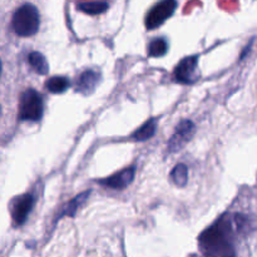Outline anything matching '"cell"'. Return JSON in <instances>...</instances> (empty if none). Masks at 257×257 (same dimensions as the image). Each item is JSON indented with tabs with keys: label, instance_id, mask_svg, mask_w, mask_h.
Listing matches in <instances>:
<instances>
[{
	"label": "cell",
	"instance_id": "9",
	"mask_svg": "<svg viewBox=\"0 0 257 257\" xmlns=\"http://www.w3.org/2000/svg\"><path fill=\"white\" fill-rule=\"evenodd\" d=\"M98 80H99V77H98L97 72H94V70H85L77 79L75 88L82 94H90L95 89V87H97Z\"/></svg>",
	"mask_w": 257,
	"mask_h": 257
},
{
	"label": "cell",
	"instance_id": "14",
	"mask_svg": "<svg viewBox=\"0 0 257 257\" xmlns=\"http://www.w3.org/2000/svg\"><path fill=\"white\" fill-rule=\"evenodd\" d=\"M78 9L82 10L83 13L89 15H99L107 12L108 4L105 2H87L80 3L78 5Z\"/></svg>",
	"mask_w": 257,
	"mask_h": 257
},
{
	"label": "cell",
	"instance_id": "6",
	"mask_svg": "<svg viewBox=\"0 0 257 257\" xmlns=\"http://www.w3.org/2000/svg\"><path fill=\"white\" fill-rule=\"evenodd\" d=\"M34 207V197L30 193L19 196L12 205V217L15 225L20 226L27 221L28 216Z\"/></svg>",
	"mask_w": 257,
	"mask_h": 257
},
{
	"label": "cell",
	"instance_id": "16",
	"mask_svg": "<svg viewBox=\"0 0 257 257\" xmlns=\"http://www.w3.org/2000/svg\"><path fill=\"white\" fill-rule=\"evenodd\" d=\"M168 45L166 39L163 38H157V39L152 40L148 47V55L152 58H160L167 53Z\"/></svg>",
	"mask_w": 257,
	"mask_h": 257
},
{
	"label": "cell",
	"instance_id": "3",
	"mask_svg": "<svg viewBox=\"0 0 257 257\" xmlns=\"http://www.w3.org/2000/svg\"><path fill=\"white\" fill-rule=\"evenodd\" d=\"M43 113H44V103L42 95L34 89L24 90L19 100L20 120L38 122L42 119Z\"/></svg>",
	"mask_w": 257,
	"mask_h": 257
},
{
	"label": "cell",
	"instance_id": "1",
	"mask_svg": "<svg viewBox=\"0 0 257 257\" xmlns=\"http://www.w3.org/2000/svg\"><path fill=\"white\" fill-rule=\"evenodd\" d=\"M243 227L237 216L221 217L200 236V247L206 257H235V238Z\"/></svg>",
	"mask_w": 257,
	"mask_h": 257
},
{
	"label": "cell",
	"instance_id": "5",
	"mask_svg": "<svg viewBox=\"0 0 257 257\" xmlns=\"http://www.w3.org/2000/svg\"><path fill=\"white\" fill-rule=\"evenodd\" d=\"M197 65L198 57L192 55V57H186L185 59L181 60L176 67L175 79L176 82L182 83V84H191L197 79Z\"/></svg>",
	"mask_w": 257,
	"mask_h": 257
},
{
	"label": "cell",
	"instance_id": "12",
	"mask_svg": "<svg viewBox=\"0 0 257 257\" xmlns=\"http://www.w3.org/2000/svg\"><path fill=\"white\" fill-rule=\"evenodd\" d=\"M89 195H90L89 191H85V192L75 196V197L73 198L70 202H68V205L65 206L64 210H63V212H62V215H60V217H62V216H74L75 213H77L78 208H79L80 206H82L83 203L88 200Z\"/></svg>",
	"mask_w": 257,
	"mask_h": 257
},
{
	"label": "cell",
	"instance_id": "18",
	"mask_svg": "<svg viewBox=\"0 0 257 257\" xmlns=\"http://www.w3.org/2000/svg\"><path fill=\"white\" fill-rule=\"evenodd\" d=\"M0 114H2V108H0Z\"/></svg>",
	"mask_w": 257,
	"mask_h": 257
},
{
	"label": "cell",
	"instance_id": "17",
	"mask_svg": "<svg viewBox=\"0 0 257 257\" xmlns=\"http://www.w3.org/2000/svg\"><path fill=\"white\" fill-rule=\"evenodd\" d=\"M0 74H2V62H0Z\"/></svg>",
	"mask_w": 257,
	"mask_h": 257
},
{
	"label": "cell",
	"instance_id": "2",
	"mask_svg": "<svg viewBox=\"0 0 257 257\" xmlns=\"http://www.w3.org/2000/svg\"><path fill=\"white\" fill-rule=\"evenodd\" d=\"M14 32L20 37H32L39 30L40 18L33 4H24L14 13L12 20Z\"/></svg>",
	"mask_w": 257,
	"mask_h": 257
},
{
	"label": "cell",
	"instance_id": "8",
	"mask_svg": "<svg viewBox=\"0 0 257 257\" xmlns=\"http://www.w3.org/2000/svg\"><path fill=\"white\" fill-rule=\"evenodd\" d=\"M136 175V168L135 167H128L124 168L120 172L115 173V175L110 176V177L105 178V180L100 181L103 186L113 188V190H124L125 187L131 185L135 180Z\"/></svg>",
	"mask_w": 257,
	"mask_h": 257
},
{
	"label": "cell",
	"instance_id": "15",
	"mask_svg": "<svg viewBox=\"0 0 257 257\" xmlns=\"http://www.w3.org/2000/svg\"><path fill=\"white\" fill-rule=\"evenodd\" d=\"M171 177L172 181L175 182V185H177L178 187H185L188 182V168L187 166L180 163V165L176 166L173 168L172 173H171Z\"/></svg>",
	"mask_w": 257,
	"mask_h": 257
},
{
	"label": "cell",
	"instance_id": "4",
	"mask_svg": "<svg viewBox=\"0 0 257 257\" xmlns=\"http://www.w3.org/2000/svg\"><path fill=\"white\" fill-rule=\"evenodd\" d=\"M177 8L176 0H162L156 4L146 18V28L150 30L161 27L166 20L170 19Z\"/></svg>",
	"mask_w": 257,
	"mask_h": 257
},
{
	"label": "cell",
	"instance_id": "10",
	"mask_svg": "<svg viewBox=\"0 0 257 257\" xmlns=\"http://www.w3.org/2000/svg\"><path fill=\"white\" fill-rule=\"evenodd\" d=\"M157 131V119L152 118V119L147 120L143 125H141L135 133H133L132 138L138 142H145V141L150 140L151 137H153Z\"/></svg>",
	"mask_w": 257,
	"mask_h": 257
},
{
	"label": "cell",
	"instance_id": "11",
	"mask_svg": "<svg viewBox=\"0 0 257 257\" xmlns=\"http://www.w3.org/2000/svg\"><path fill=\"white\" fill-rule=\"evenodd\" d=\"M28 60H29V64L34 68V70L39 74L45 75L49 72V64H48L47 59H45L44 55L39 52H32L28 55Z\"/></svg>",
	"mask_w": 257,
	"mask_h": 257
},
{
	"label": "cell",
	"instance_id": "7",
	"mask_svg": "<svg viewBox=\"0 0 257 257\" xmlns=\"http://www.w3.org/2000/svg\"><path fill=\"white\" fill-rule=\"evenodd\" d=\"M196 127L191 120H182L176 128V132L173 133L170 143H168V151L170 152H177L180 151L188 141L192 138L195 133Z\"/></svg>",
	"mask_w": 257,
	"mask_h": 257
},
{
	"label": "cell",
	"instance_id": "13",
	"mask_svg": "<svg viewBox=\"0 0 257 257\" xmlns=\"http://www.w3.org/2000/svg\"><path fill=\"white\" fill-rule=\"evenodd\" d=\"M70 83L68 80V78L65 77H53L50 79L47 80L45 83V87L49 90L50 93H54V94H60V93H64L65 90L69 88Z\"/></svg>",
	"mask_w": 257,
	"mask_h": 257
}]
</instances>
